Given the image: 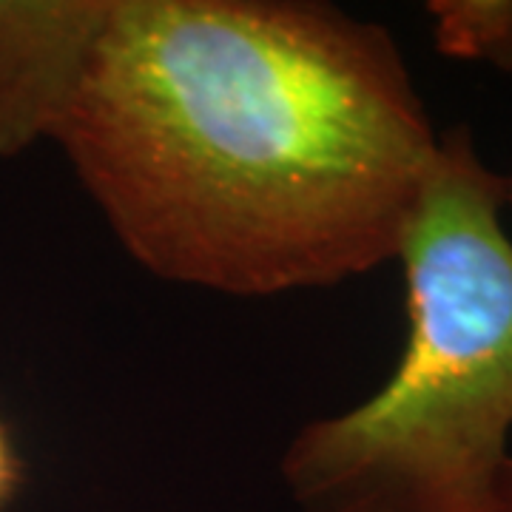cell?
<instances>
[{
    "label": "cell",
    "mask_w": 512,
    "mask_h": 512,
    "mask_svg": "<svg viewBox=\"0 0 512 512\" xmlns=\"http://www.w3.org/2000/svg\"><path fill=\"white\" fill-rule=\"evenodd\" d=\"M52 140L131 259L228 296L396 259L439 151L393 35L305 0H103Z\"/></svg>",
    "instance_id": "6da1fadb"
},
{
    "label": "cell",
    "mask_w": 512,
    "mask_h": 512,
    "mask_svg": "<svg viewBox=\"0 0 512 512\" xmlns=\"http://www.w3.org/2000/svg\"><path fill=\"white\" fill-rule=\"evenodd\" d=\"M507 185L467 126L439 151L399 248L407 342L390 379L282 456L302 512H512Z\"/></svg>",
    "instance_id": "7a4b0ae2"
},
{
    "label": "cell",
    "mask_w": 512,
    "mask_h": 512,
    "mask_svg": "<svg viewBox=\"0 0 512 512\" xmlns=\"http://www.w3.org/2000/svg\"><path fill=\"white\" fill-rule=\"evenodd\" d=\"M427 15L441 55L512 72V0H433Z\"/></svg>",
    "instance_id": "3957f363"
},
{
    "label": "cell",
    "mask_w": 512,
    "mask_h": 512,
    "mask_svg": "<svg viewBox=\"0 0 512 512\" xmlns=\"http://www.w3.org/2000/svg\"><path fill=\"white\" fill-rule=\"evenodd\" d=\"M26 481V464L18 453L15 436L0 416V512L6 510Z\"/></svg>",
    "instance_id": "277c9868"
},
{
    "label": "cell",
    "mask_w": 512,
    "mask_h": 512,
    "mask_svg": "<svg viewBox=\"0 0 512 512\" xmlns=\"http://www.w3.org/2000/svg\"><path fill=\"white\" fill-rule=\"evenodd\" d=\"M504 185H507V205L512 208V174L510 177H504Z\"/></svg>",
    "instance_id": "5b68a950"
}]
</instances>
